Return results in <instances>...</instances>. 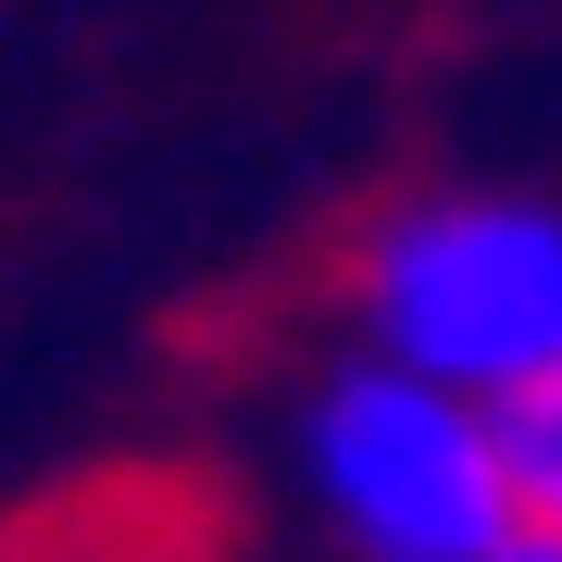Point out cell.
<instances>
[{
    "label": "cell",
    "mask_w": 562,
    "mask_h": 562,
    "mask_svg": "<svg viewBox=\"0 0 562 562\" xmlns=\"http://www.w3.org/2000/svg\"><path fill=\"white\" fill-rule=\"evenodd\" d=\"M350 325L375 362L513 413L562 375V201L538 188H413L350 250Z\"/></svg>",
    "instance_id": "cell-1"
},
{
    "label": "cell",
    "mask_w": 562,
    "mask_h": 562,
    "mask_svg": "<svg viewBox=\"0 0 562 562\" xmlns=\"http://www.w3.org/2000/svg\"><path fill=\"white\" fill-rule=\"evenodd\" d=\"M288 450H301L313 513L350 538V562H501L525 538L501 413L450 401V387H425L375 350L325 362L301 387Z\"/></svg>",
    "instance_id": "cell-2"
},
{
    "label": "cell",
    "mask_w": 562,
    "mask_h": 562,
    "mask_svg": "<svg viewBox=\"0 0 562 562\" xmlns=\"http://www.w3.org/2000/svg\"><path fill=\"white\" fill-rule=\"evenodd\" d=\"M501 462H513V513L562 538V375H538V387L501 413Z\"/></svg>",
    "instance_id": "cell-3"
},
{
    "label": "cell",
    "mask_w": 562,
    "mask_h": 562,
    "mask_svg": "<svg viewBox=\"0 0 562 562\" xmlns=\"http://www.w3.org/2000/svg\"><path fill=\"white\" fill-rule=\"evenodd\" d=\"M501 562H562V538H550V525H525V538H513Z\"/></svg>",
    "instance_id": "cell-4"
},
{
    "label": "cell",
    "mask_w": 562,
    "mask_h": 562,
    "mask_svg": "<svg viewBox=\"0 0 562 562\" xmlns=\"http://www.w3.org/2000/svg\"><path fill=\"white\" fill-rule=\"evenodd\" d=\"M0 562H50V550H38V538H13V550H0Z\"/></svg>",
    "instance_id": "cell-5"
}]
</instances>
